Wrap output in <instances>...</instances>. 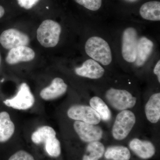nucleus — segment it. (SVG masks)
<instances>
[{
	"label": "nucleus",
	"mask_w": 160,
	"mask_h": 160,
	"mask_svg": "<svg viewBox=\"0 0 160 160\" xmlns=\"http://www.w3.org/2000/svg\"><path fill=\"white\" fill-rule=\"evenodd\" d=\"M32 142L36 145H44L46 153L50 157H58L62 152L61 143L56 136V132L51 126H41L31 135Z\"/></svg>",
	"instance_id": "f257e3e1"
},
{
	"label": "nucleus",
	"mask_w": 160,
	"mask_h": 160,
	"mask_svg": "<svg viewBox=\"0 0 160 160\" xmlns=\"http://www.w3.org/2000/svg\"><path fill=\"white\" fill-rule=\"evenodd\" d=\"M86 54L96 62L107 66L111 63L112 56L108 42L99 37H92L86 41L85 46Z\"/></svg>",
	"instance_id": "f03ea898"
},
{
	"label": "nucleus",
	"mask_w": 160,
	"mask_h": 160,
	"mask_svg": "<svg viewBox=\"0 0 160 160\" xmlns=\"http://www.w3.org/2000/svg\"><path fill=\"white\" fill-rule=\"evenodd\" d=\"M62 27L58 23L52 20L43 21L37 31V38L40 44L45 48L56 46L60 39Z\"/></svg>",
	"instance_id": "7ed1b4c3"
},
{
	"label": "nucleus",
	"mask_w": 160,
	"mask_h": 160,
	"mask_svg": "<svg viewBox=\"0 0 160 160\" xmlns=\"http://www.w3.org/2000/svg\"><path fill=\"white\" fill-rule=\"evenodd\" d=\"M136 122L134 113L130 110H124L118 114L112 126V136L115 139L122 140L128 136Z\"/></svg>",
	"instance_id": "20e7f679"
},
{
	"label": "nucleus",
	"mask_w": 160,
	"mask_h": 160,
	"mask_svg": "<svg viewBox=\"0 0 160 160\" xmlns=\"http://www.w3.org/2000/svg\"><path fill=\"white\" fill-rule=\"evenodd\" d=\"M106 98L110 106L117 110H126L136 104V98L124 89L111 88L106 91Z\"/></svg>",
	"instance_id": "39448f33"
},
{
	"label": "nucleus",
	"mask_w": 160,
	"mask_h": 160,
	"mask_svg": "<svg viewBox=\"0 0 160 160\" xmlns=\"http://www.w3.org/2000/svg\"><path fill=\"white\" fill-rule=\"evenodd\" d=\"M3 103L14 109L27 110L34 105L35 98L28 84L24 82L20 85L18 91L14 97L5 100Z\"/></svg>",
	"instance_id": "423d86ee"
},
{
	"label": "nucleus",
	"mask_w": 160,
	"mask_h": 160,
	"mask_svg": "<svg viewBox=\"0 0 160 160\" xmlns=\"http://www.w3.org/2000/svg\"><path fill=\"white\" fill-rule=\"evenodd\" d=\"M138 40L137 32L134 28L129 27L123 32L122 55L124 59L128 62H135Z\"/></svg>",
	"instance_id": "0eeeda50"
},
{
	"label": "nucleus",
	"mask_w": 160,
	"mask_h": 160,
	"mask_svg": "<svg viewBox=\"0 0 160 160\" xmlns=\"http://www.w3.org/2000/svg\"><path fill=\"white\" fill-rule=\"evenodd\" d=\"M69 118L75 121H82L92 125H96L101 121L97 112L91 106L76 105L72 106L67 111Z\"/></svg>",
	"instance_id": "6e6552de"
},
{
	"label": "nucleus",
	"mask_w": 160,
	"mask_h": 160,
	"mask_svg": "<svg viewBox=\"0 0 160 160\" xmlns=\"http://www.w3.org/2000/svg\"><path fill=\"white\" fill-rule=\"evenodd\" d=\"M29 42L27 34L16 29H7L0 35V43L6 49L10 50L19 46H28Z\"/></svg>",
	"instance_id": "1a4fd4ad"
},
{
	"label": "nucleus",
	"mask_w": 160,
	"mask_h": 160,
	"mask_svg": "<svg viewBox=\"0 0 160 160\" xmlns=\"http://www.w3.org/2000/svg\"><path fill=\"white\" fill-rule=\"evenodd\" d=\"M73 127L80 138L86 142L98 141L102 137V130L98 126L76 121L73 124Z\"/></svg>",
	"instance_id": "9d476101"
},
{
	"label": "nucleus",
	"mask_w": 160,
	"mask_h": 160,
	"mask_svg": "<svg viewBox=\"0 0 160 160\" xmlns=\"http://www.w3.org/2000/svg\"><path fill=\"white\" fill-rule=\"evenodd\" d=\"M34 50L26 46H19L10 49L7 54L6 61L10 65H15L21 62H28L34 59Z\"/></svg>",
	"instance_id": "9b49d317"
},
{
	"label": "nucleus",
	"mask_w": 160,
	"mask_h": 160,
	"mask_svg": "<svg viewBox=\"0 0 160 160\" xmlns=\"http://www.w3.org/2000/svg\"><path fill=\"white\" fill-rule=\"evenodd\" d=\"M67 87V84L62 79L60 78H55L49 86L41 90L40 96L45 101L55 99L66 93Z\"/></svg>",
	"instance_id": "f8f14e48"
},
{
	"label": "nucleus",
	"mask_w": 160,
	"mask_h": 160,
	"mask_svg": "<svg viewBox=\"0 0 160 160\" xmlns=\"http://www.w3.org/2000/svg\"><path fill=\"white\" fill-rule=\"evenodd\" d=\"M78 75L92 79L100 78L105 73V69L96 61L88 59L83 63L81 67L75 69Z\"/></svg>",
	"instance_id": "ddd939ff"
},
{
	"label": "nucleus",
	"mask_w": 160,
	"mask_h": 160,
	"mask_svg": "<svg viewBox=\"0 0 160 160\" xmlns=\"http://www.w3.org/2000/svg\"><path fill=\"white\" fill-rule=\"evenodd\" d=\"M129 147L138 157L143 159L150 158L156 152L155 148L151 142L138 138L132 140L129 143Z\"/></svg>",
	"instance_id": "4468645a"
},
{
	"label": "nucleus",
	"mask_w": 160,
	"mask_h": 160,
	"mask_svg": "<svg viewBox=\"0 0 160 160\" xmlns=\"http://www.w3.org/2000/svg\"><path fill=\"white\" fill-rule=\"evenodd\" d=\"M154 44L152 41L143 37L138 40L137 58L135 63L138 66H143L151 54Z\"/></svg>",
	"instance_id": "2eb2a0df"
},
{
	"label": "nucleus",
	"mask_w": 160,
	"mask_h": 160,
	"mask_svg": "<svg viewBox=\"0 0 160 160\" xmlns=\"http://www.w3.org/2000/svg\"><path fill=\"white\" fill-rule=\"evenodd\" d=\"M15 127L10 115L6 111L0 112V143L6 142L14 134Z\"/></svg>",
	"instance_id": "dca6fc26"
},
{
	"label": "nucleus",
	"mask_w": 160,
	"mask_h": 160,
	"mask_svg": "<svg viewBox=\"0 0 160 160\" xmlns=\"http://www.w3.org/2000/svg\"><path fill=\"white\" fill-rule=\"evenodd\" d=\"M145 112L147 119L155 124L160 118V93H154L150 96L145 106Z\"/></svg>",
	"instance_id": "f3484780"
},
{
	"label": "nucleus",
	"mask_w": 160,
	"mask_h": 160,
	"mask_svg": "<svg viewBox=\"0 0 160 160\" xmlns=\"http://www.w3.org/2000/svg\"><path fill=\"white\" fill-rule=\"evenodd\" d=\"M140 14L144 19L151 21H160V2L151 1L144 3L140 9Z\"/></svg>",
	"instance_id": "a211bd4d"
},
{
	"label": "nucleus",
	"mask_w": 160,
	"mask_h": 160,
	"mask_svg": "<svg viewBox=\"0 0 160 160\" xmlns=\"http://www.w3.org/2000/svg\"><path fill=\"white\" fill-rule=\"evenodd\" d=\"M105 157L110 160H129L131 153L128 148L124 146H112L105 152Z\"/></svg>",
	"instance_id": "6ab92c4d"
},
{
	"label": "nucleus",
	"mask_w": 160,
	"mask_h": 160,
	"mask_svg": "<svg viewBox=\"0 0 160 160\" xmlns=\"http://www.w3.org/2000/svg\"><path fill=\"white\" fill-rule=\"evenodd\" d=\"M105 152V146L102 143L98 141L91 142L87 145L82 160H99Z\"/></svg>",
	"instance_id": "aec40b11"
},
{
	"label": "nucleus",
	"mask_w": 160,
	"mask_h": 160,
	"mask_svg": "<svg viewBox=\"0 0 160 160\" xmlns=\"http://www.w3.org/2000/svg\"><path fill=\"white\" fill-rule=\"evenodd\" d=\"M89 103L92 108L99 115L101 119L109 121L111 119V111L102 99L98 97H94L90 100Z\"/></svg>",
	"instance_id": "412c9836"
},
{
	"label": "nucleus",
	"mask_w": 160,
	"mask_h": 160,
	"mask_svg": "<svg viewBox=\"0 0 160 160\" xmlns=\"http://www.w3.org/2000/svg\"><path fill=\"white\" fill-rule=\"evenodd\" d=\"M76 2L92 11H97L102 6V0H74Z\"/></svg>",
	"instance_id": "4be33fe9"
},
{
	"label": "nucleus",
	"mask_w": 160,
	"mask_h": 160,
	"mask_svg": "<svg viewBox=\"0 0 160 160\" xmlns=\"http://www.w3.org/2000/svg\"><path fill=\"white\" fill-rule=\"evenodd\" d=\"M8 160H35L32 155L24 150H19L12 155Z\"/></svg>",
	"instance_id": "5701e85b"
},
{
	"label": "nucleus",
	"mask_w": 160,
	"mask_h": 160,
	"mask_svg": "<svg viewBox=\"0 0 160 160\" xmlns=\"http://www.w3.org/2000/svg\"><path fill=\"white\" fill-rule=\"evenodd\" d=\"M40 0H17L18 4L22 8L31 9L38 4Z\"/></svg>",
	"instance_id": "b1692460"
},
{
	"label": "nucleus",
	"mask_w": 160,
	"mask_h": 160,
	"mask_svg": "<svg viewBox=\"0 0 160 160\" xmlns=\"http://www.w3.org/2000/svg\"><path fill=\"white\" fill-rule=\"evenodd\" d=\"M153 72L157 76L159 83H160V61L159 60L155 66Z\"/></svg>",
	"instance_id": "393cba45"
},
{
	"label": "nucleus",
	"mask_w": 160,
	"mask_h": 160,
	"mask_svg": "<svg viewBox=\"0 0 160 160\" xmlns=\"http://www.w3.org/2000/svg\"><path fill=\"white\" fill-rule=\"evenodd\" d=\"M5 12V11L4 8L2 6H0V18H1L4 16Z\"/></svg>",
	"instance_id": "a878e982"
},
{
	"label": "nucleus",
	"mask_w": 160,
	"mask_h": 160,
	"mask_svg": "<svg viewBox=\"0 0 160 160\" xmlns=\"http://www.w3.org/2000/svg\"><path fill=\"white\" fill-rule=\"evenodd\" d=\"M1 55H0V64H1Z\"/></svg>",
	"instance_id": "bb28decb"
}]
</instances>
